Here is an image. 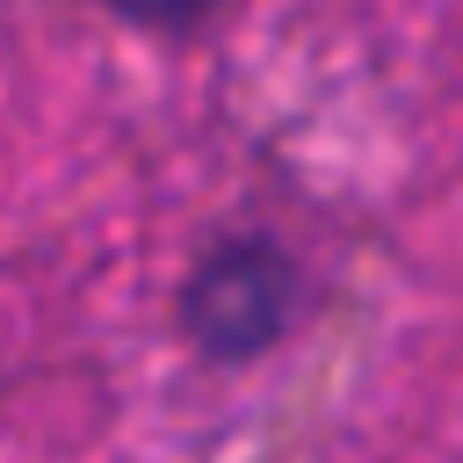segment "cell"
Instances as JSON below:
<instances>
[{"mask_svg": "<svg viewBox=\"0 0 463 463\" xmlns=\"http://www.w3.org/2000/svg\"><path fill=\"white\" fill-rule=\"evenodd\" d=\"M174 311H181V333L195 354L260 362L297 318V260L268 232H232L181 275Z\"/></svg>", "mask_w": 463, "mask_h": 463, "instance_id": "cell-1", "label": "cell"}, {"mask_svg": "<svg viewBox=\"0 0 463 463\" xmlns=\"http://www.w3.org/2000/svg\"><path fill=\"white\" fill-rule=\"evenodd\" d=\"M109 14H123V22H152V29H181V22H210L217 7H232V0H101Z\"/></svg>", "mask_w": 463, "mask_h": 463, "instance_id": "cell-2", "label": "cell"}]
</instances>
